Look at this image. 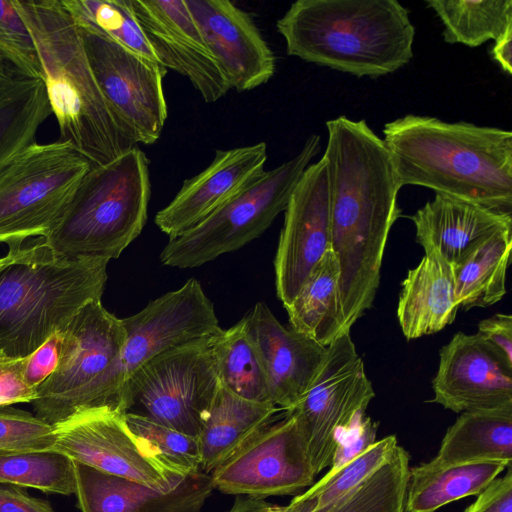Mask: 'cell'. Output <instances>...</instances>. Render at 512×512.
Returning <instances> with one entry per match:
<instances>
[{
    "instance_id": "cell-1",
    "label": "cell",
    "mask_w": 512,
    "mask_h": 512,
    "mask_svg": "<svg viewBox=\"0 0 512 512\" xmlns=\"http://www.w3.org/2000/svg\"><path fill=\"white\" fill-rule=\"evenodd\" d=\"M326 163L330 249L340 270L344 326L373 305L389 233L401 216V186L383 139L364 120H328Z\"/></svg>"
},
{
    "instance_id": "cell-2",
    "label": "cell",
    "mask_w": 512,
    "mask_h": 512,
    "mask_svg": "<svg viewBox=\"0 0 512 512\" xmlns=\"http://www.w3.org/2000/svg\"><path fill=\"white\" fill-rule=\"evenodd\" d=\"M401 188L432 189L512 215V132L407 114L383 128Z\"/></svg>"
},
{
    "instance_id": "cell-3",
    "label": "cell",
    "mask_w": 512,
    "mask_h": 512,
    "mask_svg": "<svg viewBox=\"0 0 512 512\" xmlns=\"http://www.w3.org/2000/svg\"><path fill=\"white\" fill-rule=\"evenodd\" d=\"M276 28L288 55L356 77L394 73L413 57L415 27L397 0H297Z\"/></svg>"
},
{
    "instance_id": "cell-4",
    "label": "cell",
    "mask_w": 512,
    "mask_h": 512,
    "mask_svg": "<svg viewBox=\"0 0 512 512\" xmlns=\"http://www.w3.org/2000/svg\"><path fill=\"white\" fill-rule=\"evenodd\" d=\"M38 53L42 80L60 141L93 166L137 144L109 108L90 68L80 28L61 0H13Z\"/></svg>"
},
{
    "instance_id": "cell-5",
    "label": "cell",
    "mask_w": 512,
    "mask_h": 512,
    "mask_svg": "<svg viewBox=\"0 0 512 512\" xmlns=\"http://www.w3.org/2000/svg\"><path fill=\"white\" fill-rule=\"evenodd\" d=\"M0 268V359H22L101 300L109 260L55 256L40 238L9 246Z\"/></svg>"
},
{
    "instance_id": "cell-6",
    "label": "cell",
    "mask_w": 512,
    "mask_h": 512,
    "mask_svg": "<svg viewBox=\"0 0 512 512\" xmlns=\"http://www.w3.org/2000/svg\"><path fill=\"white\" fill-rule=\"evenodd\" d=\"M150 195L149 161L135 146L91 167L61 218L40 239L61 258H118L142 232Z\"/></svg>"
},
{
    "instance_id": "cell-7",
    "label": "cell",
    "mask_w": 512,
    "mask_h": 512,
    "mask_svg": "<svg viewBox=\"0 0 512 512\" xmlns=\"http://www.w3.org/2000/svg\"><path fill=\"white\" fill-rule=\"evenodd\" d=\"M319 150L320 136H309L296 156L265 170L204 220L169 239L160 254L161 262L180 269L199 267L262 235L284 212L302 174Z\"/></svg>"
},
{
    "instance_id": "cell-8",
    "label": "cell",
    "mask_w": 512,
    "mask_h": 512,
    "mask_svg": "<svg viewBox=\"0 0 512 512\" xmlns=\"http://www.w3.org/2000/svg\"><path fill=\"white\" fill-rule=\"evenodd\" d=\"M60 333L57 366L31 403L35 415L53 426L78 411L110 407L107 379L126 339L123 319L101 300L86 304Z\"/></svg>"
},
{
    "instance_id": "cell-9",
    "label": "cell",
    "mask_w": 512,
    "mask_h": 512,
    "mask_svg": "<svg viewBox=\"0 0 512 512\" xmlns=\"http://www.w3.org/2000/svg\"><path fill=\"white\" fill-rule=\"evenodd\" d=\"M91 167L68 141L24 149L0 172V243L46 237Z\"/></svg>"
},
{
    "instance_id": "cell-10",
    "label": "cell",
    "mask_w": 512,
    "mask_h": 512,
    "mask_svg": "<svg viewBox=\"0 0 512 512\" xmlns=\"http://www.w3.org/2000/svg\"><path fill=\"white\" fill-rule=\"evenodd\" d=\"M210 336L162 352L136 370L119 409L197 437L221 385Z\"/></svg>"
},
{
    "instance_id": "cell-11",
    "label": "cell",
    "mask_w": 512,
    "mask_h": 512,
    "mask_svg": "<svg viewBox=\"0 0 512 512\" xmlns=\"http://www.w3.org/2000/svg\"><path fill=\"white\" fill-rule=\"evenodd\" d=\"M375 397L350 331L327 346L309 388L289 411L306 441L315 475L331 461L341 432L365 413Z\"/></svg>"
},
{
    "instance_id": "cell-12",
    "label": "cell",
    "mask_w": 512,
    "mask_h": 512,
    "mask_svg": "<svg viewBox=\"0 0 512 512\" xmlns=\"http://www.w3.org/2000/svg\"><path fill=\"white\" fill-rule=\"evenodd\" d=\"M123 323L126 339L106 388L108 404L116 409L126 382L141 366L162 352L208 337L221 328L212 301L195 278L152 300Z\"/></svg>"
},
{
    "instance_id": "cell-13",
    "label": "cell",
    "mask_w": 512,
    "mask_h": 512,
    "mask_svg": "<svg viewBox=\"0 0 512 512\" xmlns=\"http://www.w3.org/2000/svg\"><path fill=\"white\" fill-rule=\"evenodd\" d=\"M80 30L90 68L112 113L136 144L155 143L168 115L163 87L166 68Z\"/></svg>"
},
{
    "instance_id": "cell-14",
    "label": "cell",
    "mask_w": 512,
    "mask_h": 512,
    "mask_svg": "<svg viewBox=\"0 0 512 512\" xmlns=\"http://www.w3.org/2000/svg\"><path fill=\"white\" fill-rule=\"evenodd\" d=\"M53 450L101 472L170 490L184 478L168 472L128 427L125 413L104 406L78 411L54 426Z\"/></svg>"
},
{
    "instance_id": "cell-15",
    "label": "cell",
    "mask_w": 512,
    "mask_h": 512,
    "mask_svg": "<svg viewBox=\"0 0 512 512\" xmlns=\"http://www.w3.org/2000/svg\"><path fill=\"white\" fill-rule=\"evenodd\" d=\"M210 475L214 489L257 499L295 495L314 484L316 477L297 420L286 412Z\"/></svg>"
},
{
    "instance_id": "cell-16",
    "label": "cell",
    "mask_w": 512,
    "mask_h": 512,
    "mask_svg": "<svg viewBox=\"0 0 512 512\" xmlns=\"http://www.w3.org/2000/svg\"><path fill=\"white\" fill-rule=\"evenodd\" d=\"M330 208L326 163L309 165L284 210L274 260L276 293L287 307L330 249Z\"/></svg>"
},
{
    "instance_id": "cell-17",
    "label": "cell",
    "mask_w": 512,
    "mask_h": 512,
    "mask_svg": "<svg viewBox=\"0 0 512 512\" xmlns=\"http://www.w3.org/2000/svg\"><path fill=\"white\" fill-rule=\"evenodd\" d=\"M158 62L187 77L203 100L213 103L231 89L185 0H131Z\"/></svg>"
},
{
    "instance_id": "cell-18",
    "label": "cell",
    "mask_w": 512,
    "mask_h": 512,
    "mask_svg": "<svg viewBox=\"0 0 512 512\" xmlns=\"http://www.w3.org/2000/svg\"><path fill=\"white\" fill-rule=\"evenodd\" d=\"M433 403L453 412L512 406V367L477 333H456L439 352Z\"/></svg>"
},
{
    "instance_id": "cell-19",
    "label": "cell",
    "mask_w": 512,
    "mask_h": 512,
    "mask_svg": "<svg viewBox=\"0 0 512 512\" xmlns=\"http://www.w3.org/2000/svg\"><path fill=\"white\" fill-rule=\"evenodd\" d=\"M230 87L255 89L275 73V56L251 16L229 0H185Z\"/></svg>"
},
{
    "instance_id": "cell-20",
    "label": "cell",
    "mask_w": 512,
    "mask_h": 512,
    "mask_svg": "<svg viewBox=\"0 0 512 512\" xmlns=\"http://www.w3.org/2000/svg\"><path fill=\"white\" fill-rule=\"evenodd\" d=\"M266 161L265 142L217 150L211 163L184 180L170 203L158 211L155 224L169 239L177 237L255 182Z\"/></svg>"
},
{
    "instance_id": "cell-21",
    "label": "cell",
    "mask_w": 512,
    "mask_h": 512,
    "mask_svg": "<svg viewBox=\"0 0 512 512\" xmlns=\"http://www.w3.org/2000/svg\"><path fill=\"white\" fill-rule=\"evenodd\" d=\"M243 318L263 366L270 400L287 412L309 388L327 346L282 325L263 302Z\"/></svg>"
},
{
    "instance_id": "cell-22",
    "label": "cell",
    "mask_w": 512,
    "mask_h": 512,
    "mask_svg": "<svg viewBox=\"0 0 512 512\" xmlns=\"http://www.w3.org/2000/svg\"><path fill=\"white\" fill-rule=\"evenodd\" d=\"M81 512H201L214 487L210 474H190L159 490L74 462Z\"/></svg>"
},
{
    "instance_id": "cell-23",
    "label": "cell",
    "mask_w": 512,
    "mask_h": 512,
    "mask_svg": "<svg viewBox=\"0 0 512 512\" xmlns=\"http://www.w3.org/2000/svg\"><path fill=\"white\" fill-rule=\"evenodd\" d=\"M410 219L424 252L434 253L452 266L490 234L512 226L511 214L443 194H435Z\"/></svg>"
},
{
    "instance_id": "cell-24",
    "label": "cell",
    "mask_w": 512,
    "mask_h": 512,
    "mask_svg": "<svg viewBox=\"0 0 512 512\" xmlns=\"http://www.w3.org/2000/svg\"><path fill=\"white\" fill-rule=\"evenodd\" d=\"M458 310L452 265L425 253L402 282L397 319L403 335L411 340L437 333L453 323Z\"/></svg>"
},
{
    "instance_id": "cell-25",
    "label": "cell",
    "mask_w": 512,
    "mask_h": 512,
    "mask_svg": "<svg viewBox=\"0 0 512 512\" xmlns=\"http://www.w3.org/2000/svg\"><path fill=\"white\" fill-rule=\"evenodd\" d=\"M280 411L271 403L244 399L220 385L197 436L200 471L211 474Z\"/></svg>"
},
{
    "instance_id": "cell-26",
    "label": "cell",
    "mask_w": 512,
    "mask_h": 512,
    "mask_svg": "<svg viewBox=\"0 0 512 512\" xmlns=\"http://www.w3.org/2000/svg\"><path fill=\"white\" fill-rule=\"evenodd\" d=\"M511 464L480 461L441 464L433 459L410 469L404 512H435L483 492Z\"/></svg>"
},
{
    "instance_id": "cell-27",
    "label": "cell",
    "mask_w": 512,
    "mask_h": 512,
    "mask_svg": "<svg viewBox=\"0 0 512 512\" xmlns=\"http://www.w3.org/2000/svg\"><path fill=\"white\" fill-rule=\"evenodd\" d=\"M338 261L329 249L314 266L293 301L285 307L289 327L323 346L342 334L344 326Z\"/></svg>"
},
{
    "instance_id": "cell-28",
    "label": "cell",
    "mask_w": 512,
    "mask_h": 512,
    "mask_svg": "<svg viewBox=\"0 0 512 512\" xmlns=\"http://www.w3.org/2000/svg\"><path fill=\"white\" fill-rule=\"evenodd\" d=\"M434 461L512 463V406L467 411L446 431Z\"/></svg>"
},
{
    "instance_id": "cell-29",
    "label": "cell",
    "mask_w": 512,
    "mask_h": 512,
    "mask_svg": "<svg viewBox=\"0 0 512 512\" xmlns=\"http://www.w3.org/2000/svg\"><path fill=\"white\" fill-rule=\"evenodd\" d=\"M511 250L512 226H507L490 234L452 266L459 308H485L504 297Z\"/></svg>"
},
{
    "instance_id": "cell-30",
    "label": "cell",
    "mask_w": 512,
    "mask_h": 512,
    "mask_svg": "<svg viewBox=\"0 0 512 512\" xmlns=\"http://www.w3.org/2000/svg\"><path fill=\"white\" fill-rule=\"evenodd\" d=\"M51 113L43 80L12 71L0 82V172L36 142L38 129Z\"/></svg>"
},
{
    "instance_id": "cell-31",
    "label": "cell",
    "mask_w": 512,
    "mask_h": 512,
    "mask_svg": "<svg viewBox=\"0 0 512 512\" xmlns=\"http://www.w3.org/2000/svg\"><path fill=\"white\" fill-rule=\"evenodd\" d=\"M209 340L221 385L244 399L273 404L244 318L229 329L220 328Z\"/></svg>"
},
{
    "instance_id": "cell-32",
    "label": "cell",
    "mask_w": 512,
    "mask_h": 512,
    "mask_svg": "<svg viewBox=\"0 0 512 512\" xmlns=\"http://www.w3.org/2000/svg\"><path fill=\"white\" fill-rule=\"evenodd\" d=\"M441 20L444 41L478 47L512 30L511 0H427Z\"/></svg>"
},
{
    "instance_id": "cell-33",
    "label": "cell",
    "mask_w": 512,
    "mask_h": 512,
    "mask_svg": "<svg viewBox=\"0 0 512 512\" xmlns=\"http://www.w3.org/2000/svg\"><path fill=\"white\" fill-rule=\"evenodd\" d=\"M395 435L377 440L370 448L334 472H327L287 505L290 512H331L353 493L394 452Z\"/></svg>"
},
{
    "instance_id": "cell-34",
    "label": "cell",
    "mask_w": 512,
    "mask_h": 512,
    "mask_svg": "<svg viewBox=\"0 0 512 512\" xmlns=\"http://www.w3.org/2000/svg\"><path fill=\"white\" fill-rule=\"evenodd\" d=\"M61 1L79 28L158 62L134 14L131 0Z\"/></svg>"
},
{
    "instance_id": "cell-35",
    "label": "cell",
    "mask_w": 512,
    "mask_h": 512,
    "mask_svg": "<svg viewBox=\"0 0 512 512\" xmlns=\"http://www.w3.org/2000/svg\"><path fill=\"white\" fill-rule=\"evenodd\" d=\"M0 483L72 495L76 492L75 464L53 449L0 452Z\"/></svg>"
},
{
    "instance_id": "cell-36",
    "label": "cell",
    "mask_w": 512,
    "mask_h": 512,
    "mask_svg": "<svg viewBox=\"0 0 512 512\" xmlns=\"http://www.w3.org/2000/svg\"><path fill=\"white\" fill-rule=\"evenodd\" d=\"M409 454L397 445L392 455L331 512H404Z\"/></svg>"
},
{
    "instance_id": "cell-37",
    "label": "cell",
    "mask_w": 512,
    "mask_h": 512,
    "mask_svg": "<svg viewBox=\"0 0 512 512\" xmlns=\"http://www.w3.org/2000/svg\"><path fill=\"white\" fill-rule=\"evenodd\" d=\"M129 429L156 455L164 468L178 477L200 471L197 437L153 422L135 413H125Z\"/></svg>"
},
{
    "instance_id": "cell-38",
    "label": "cell",
    "mask_w": 512,
    "mask_h": 512,
    "mask_svg": "<svg viewBox=\"0 0 512 512\" xmlns=\"http://www.w3.org/2000/svg\"><path fill=\"white\" fill-rule=\"evenodd\" d=\"M0 59L15 73L42 80L36 46L13 0H0Z\"/></svg>"
},
{
    "instance_id": "cell-39",
    "label": "cell",
    "mask_w": 512,
    "mask_h": 512,
    "mask_svg": "<svg viewBox=\"0 0 512 512\" xmlns=\"http://www.w3.org/2000/svg\"><path fill=\"white\" fill-rule=\"evenodd\" d=\"M53 425L27 411L0 407V452L52 449Z\"/></svg>"
},
{
    "instance_id": "cell-40",
    "label": "cell",
    "mask_w": 512,
    "mask_h": 512,
    "mask_svg": "<svg viewBox=\"0 0 512 512\" xmlns=\"http://www.w3.org/2000/svg\"><path fill=\"white\" fill-rule=\"evenodd\" d=\"M378 425L365 413L358 415L339 435L328 472L336 471L370 448L377 441Z\"/></svg>"
},
{
    "instance_id": "cell-41",
    "label": "cell",
    "mask_w": 512,
    "mask_h": 512,
    "mask_svg": "<svg viewBox=\"0 0 512 512\" xmlns=\"http://www.w3.org/2000/svg\"><path fill=\"white\" fill-rule=\"evenodd\" d=\"M25 358L0 359V407L35 400L36 389L24 377Z\"/></svg>"
},
{
    "instance_id": "cell-42",
    "label": "cell",
    "mask_w": 512,
    "mask_h": 512,
    "mask_svg": "<svg viewBox=\"0 0 512 512\" xmlns=\"http://www.w3.org/2000/svg\"><path fill=\"white\" fill-rule=\"evenodd\" d=\"M61 348V333H55L36 351L25 358L24 377L37 388L55 370Z\"/></svg>"
},
{
    "instance_id": "cell-43",
    "label": "cell",
    "mask_w": 512,
    "mask_h": 512,
    "mask_svg": "<svg viewBox=\"0 0 512 512\" xmlns=\"http://www.w3.org/2000/svg\"><path fill=\"white\" fill-rule=\"evenodd\" d=\"M477 334L512 367V316L497 313L478 324Z\"/></svg>"
},
{
    "instance_id": "cell-44",
    "label": "cell",
    "mask_w": 512,
    "mask_h": 512,
    "mask_svg": "<svg viewBox=\"0 0 512 512\" xmlns=\"http://www.w3.org/2000/svg\"><path fill=\"white\" fill-rule=\"evenodd\" d=\"M464 512H512V470L496 478Z\"/></svg>"
},
{
    "instance_id": "cell-45",
    "label": "cell",
    "mask_w": 512,
    "mask_h": 512,
    "mask_svg": "<svg viewBox=\"0 0 512 512\" xmlns=\"http://www.w3.org/2000/svg\"><path fill=\"white\" fill-rule=\"evenodd\" d=\"M0 512H54L46 500L32 497L19 486L0 483Z\"/></svg>"
},
{
    "instance_id": "cell-46",
    "label": "cell",
    "mask_w": 512,
    "mask_h": 512,
    "mask_svg": "<svg viewBox=\"0 0 512 512\" xmlns=\"http://www.w3.org/2000/svg\"><path fill=\"white\" fill-rule=\"evenodd\" d=\"M493 60L508 75L512 74V30L494 41L491 49Z\"/></svg>"
},
{
    "instance_id": "cell-47",
    "label": "cell",
    "mask_w": 512,
    "mask_h": 512,
    "mask_svg": "<svg viewBox=\"0 0 512 512\" xmlns=\"http://www.w3.org/2000/svg\"><path fill=\"white\" fill-rule=\"evenodd\" d=\"M226 512H290L287 506H279L266 502L264 499L239 498Z\"/></svg>"
},
{
    "instance_id": "cell-48",
    "label": "cell",
    "mask_w": 512,
    "mask_h": 512,
    "mask_svg": "<svg viewBox=\"0 0 512 512\" xmlns=\"http://www.w3.org/2000/svg\"><path fill=\"white\" fill-rule=\"evenodd\" d=\"M13 70L9 69L4 62L0 59V82L5 80Z\"/></svg>"
},
{
    "instance_id": "cell-49",
    "label": "cell",
    "mask_w": 512,
    "mask_h": 512,
    "mask_svg": "<svg viewBox=\"0 0 512 512\" xmlns=\"http://www.w3.org/2000/svg\"><path fill=\"white\" fill-rule=\"evenodd\" d=\"M9 256L6 254L5 256L0 258V268L8 261Z\"/></svg>"
}]
</instances>
